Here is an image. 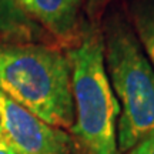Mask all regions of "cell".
<instances>
[{"instance_id": "obj_1", "label": "cell", "mask_w": 154, "mask_h": 154, "mask_svg": "<svg viewBox=\"0 0 154 154\" xmlns=\"http://www.w3.org/2000/svg\"><path fill=\"white\" fill-rule=\"evenodd\" d=\"M0 91L59 128L74 124L72 66L43 44H0Z\"/></svg>"}, {"instance_id": "obj_2", "label": "cell", "mask_w": 154, "mask_h": 154, "mask_svg": "<svg viewBox=\"0 0 154 154\" xmlns=\"http://www.w3.org/2000/svg\"><path fill=\"white\" fill-rule=\"evenodd\" d=\"M72 66L76 141L88 154H120L117 121L120 104L116 97L104 61V40L97 32L86 34L67 51Z\"/></svg>"}, {"instance_id": "obj_3", "label": "cell", "mask_w": 154, "mask_h": 154, "mask_svg": "<svg viewBox=\"0 0 154 154\" xmlns=\"http://www.w3.org/2000/svg\"><path fill=\"white\" fill-rule=\"evenodd\" d=\"M104 61L120 104L117 146L126 153L154 131V70L137 36L120 20L107 27Z\"/></svg>"}, {"instance_id": "obj_4", "label": "cell", "mask_w": 154, "mask_h": 154, "mask_svg": "<svg viewBox=\"0 0 154 154\" xmlns=\"http://www.w3.org/2000/svg\"><path fill=\"white\" fill-rule=\"evenodd\" d=\"M0 134L19 154H80L74 137L0 91Z\"/></svg>"}, {"instance_id": "obj_5", "label": "cell", "mask_w": 154, "mask_h": 154, "mask_svg": "<svg viewBox=\"0 0 154 154\" xmlns=\"http://www.w3.org/2000/svg\"><path fill=\"white\" fill-rule=\"evenodd\" d=\"M46 29L66 37L77 24L83 0H19Z\"/></svg>"}, {"instance_id": "obj_6", "label": "cell", "mask_w": 154, "mask_h": 154, "mask_svg": "<svg viewBox=\"0 0 154 154\" xmlns=\"http://www.w3.org/2000/svg\"><path fill=\"white\" fill-rule=\"evenodd\" d=\"M137 38L154 70V2L137 3L133 10Z\"/></svg>"}, {"instance_id": "obj_7", "label": "cell", "mask_w": 154, "mask_h": 154, "mask_svg": "<svg viewBox=\"0 0 154 154\" xmlns=\"http://www.w3.org/2000/svg\"><path fill=\"white\" fill-rule=\"evenodd\" d=\"M128 154H154V131L140 140L131 150H128Z\"/></svg>"}, {"instance_id": "obj_8", "label": "cell", "mask_w": 154, "mask_h": 154, "mask_svg": "<svg viewBox=\"0 0 154 154\" xmlns=\"http://www.w3.org/2000/svg\"><path fill=\"white\" fill-rule=\"evenodd\" d=\"M109 0H87V5H88V11L90 14H94L97 10H100L103 6L107 3Z\"/></svg>"}, {"instance_id": "obj_9", "label": "cell", "mask_w": 154, "mask_h": 154, "mask_svg": "<svg viewBox=\"0 0 154 154\" xmlns=\"http://www.w3.org/2000/svg\"><path fill=\"white\" fill-rule=\"evenodd\" d=\"M0 154H19L0 134Z\"/></svg>"}]
</instances>
